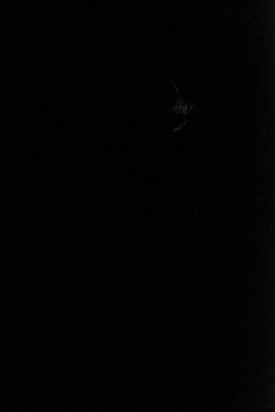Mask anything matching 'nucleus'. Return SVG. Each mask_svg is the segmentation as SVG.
Returning <instances> with one entry per match:
<instances>
[{
	"instance_id": "obj_1",
	"label": "nucleus",
	"mask_w": 275,
	"mask_h": 412,
	"mask_svg": "<svg viewBox=\"0 0 275 412\" xmlns=\"http://www.w3.org/2000/svg\"><path fill=\"white\" fill-rule=\"evenodd\" d=\"M169 80H170L171 83L174 86V88H175V90H176L178 93V97H179V101H177L176 106H174L173 108L170 109V111H173L175 114L182 113L186 117L188 115V111L193 110V109L196 108V106H192V105H190V104L185 103V101H183L182 98L180 96L177 87L173 83V81L171 80L170 77H169Z\"/></svg>"
}]
</instances>
